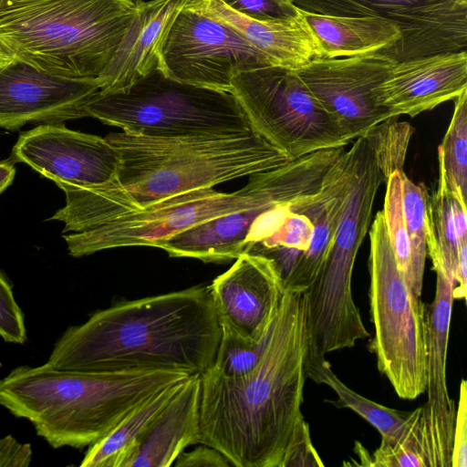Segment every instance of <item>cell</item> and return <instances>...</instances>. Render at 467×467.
<instances>
[{
    "mask_svg": "<svg viewBox=\"0 0 467 467\" xmlns=\"http://www.w3.org/2000/svg\"><path fill=\"white\" fill-rule=\"evenodd\" d=\"M187 0H146L135 4L133 20L112 59L96 78L99 91L119 92L161 69L168 32Z\"/></svg>",
    "mask_w": 467,
    "mask_h": 467,
    "instance_id": "20",
    "label": "cell"
},
{
    "mask_svg": "<svg viewBox=\"0 0 467 467\" xmlns=\"http://www.w3.org/2000/svg\"><path fill=\"white\" fill-rule=\"evenodd\" d=\"M403 172V170H394L388 175L382 213L397 266L408 283L411 264V245L402 208Z\"/></svg>",
    "mask_w": 467,
    "mask_h": 467,
    "instance_id": "31",
    "label": "cell"
},
{
    "mask_svg": "<svg viewBox=\"0 0 467 467\" xmlns=\"http://www.w3.org/2000/svg\"><path fill=\"white\" fill-rule=\"evenodd\" d=\"M306 294L285 290L262 358L248 374L200 375V439L236 467H288L316 454L301 407L306 379Z\"/></svg>",
    "mask_w": 467,
    "mask_h": 467,
    "instance_id": "1",
    "label": "cell"
},
{
    "mask_svg": "<svg viewBox=\"0 0 467 467\" xmlns=\"http://www.w3.org/2000/svg\"><path fill=\"white\" fill-rule=\"evenodd\" d=\"M347 151L349 181L343 209L327 255L306 290L310 307L331 319L348 318L358 310L352 294L353 268L372 221L377 192L387 179L368 135L356 139Z\"/></svg>",
    "mask_w": 467,
    "mask_h": 467,
    "instance_id": "10",
    "label": "cell"
},
{
    "mask_svg": "<svg viewBox=\"0 0 467 467\" xmlns=\"http://www.w3.org/2000/svg\"><path fill=\"white\" fill-rule=\"evenodd\" d=\"M275 65L234 27L187 0L163 43L161 70L191 85L230 92L241 72Z\"/></svg>",
    "mask_w": 467,
    "mask_h": 467,
    "instance_id": "12",
    "label": "cell"
},
{
    "mask_svg": "<svg viewBox=\"0 0 467 467\" xmlns=\"http://www.w3.org/2000/svg\"><path fill=\"white\" fill-rule=\"evenodd\" d=\"M12 157L55 182L62 190L109 183L116 179L119 155L105 138L42 124L20 135Z\"/></svg>",
    "mask_w": 467,
    "mask_h": 467,
    "instance_id": "15",
    "label": "cell"
},
{
    "mask_svg": "<svg viewBox=\"0 0 467 467\" xmlns=\"http://www.w3.org/2000/svg\"><path fill=\"white\" fill-rule=\"evenodd\" d=\"M32 456L28 443H19L11 435L0 439V467H27Z\"/></svg>",
    "mask_w": 467,
    "mask_h": 467,
    "instance_id": "36",
    "label": "cell"
},
{
    "mask_svg": "<svg viewBox=\"0 0 467 467\" xmlns=\"http://www.w3.org/2000/svg\"><path fill=\"white\" fill-rule=\"evenodd\" d=\"M433 270L435 296L428 307L427 322V401L420 407V425L431 467H451L456 407L448 390L447 353L456 283L441 268Z\"/></svg>",
    "mask_w": 467,
    "mask_h": 467,
    "instance_id": "18",
    "label": "cell"
},
{
    "mask_svg": "<svg viewBox=\"0 0 467 467\" xmlns=\"http://www.w3.org/2000/svg\"><path fill=\"white\" fill-rule=\"evenodd\" d=\"M188 376L165 370L57 369L47 362L25 365L0 379V405L28 420L53 448L81 449L102 439L150 396Z\"/></svg>",
    "mask_w": 467,
    "mask_h": 467,
    "instance_id": "4",
    "label": "cell"
},
{
    "mask_svg": "<svg viewBox=\"0 0 467 467\" xmlns=\"http://www.w3.org/2000/svg\"><path fill=\"white\" fill-rule=\"evenodd\" d=\"M87 117L150 137L238 135L253 131L237 99L228 91L175 80L157 68L129 88L95 93Z\"/></svg>",
    "mask_w": 467,
    "mask_h": 467,
    "instance_id": "6",
    "label": "cell"
},
{
    "mask_svg": "<svg viewBox=\"0 0 467 467\" xmlns=\"http://www.w3.org/2000/svg\"><path fill=\"white\" fill-rule=\"evenodd\" d=\"M271 332L258 340H251L222 329L217 351L208 370L226 379H237L248 374L262 358Z\"/></svg>",
    "mask_w": 467,
    "mask_h": 467,
    "instance_id": "30",
    "label": "cell"
},
{
    "mask_svg": "<svg viewBox=\"0 0 467 467\" xmlns=\"http://www.w3.org/2000/svg\"><path fill=\"white\" fill-rule=\"evenodd\" d=\"M315 36L322 57H346L384 52L400 39L399 26L379 16H340L299 9Z\"/></svg>",
    "mask_w": 467,
    "mask_h": 467,
    "instance_id": "24",
    "label": "cell"
},
{
    "mask_svg": "<svg viewBox=\"0 0 467 467\" xmlns=\"http://www.w3.org/2000/svg\"><path fill=\"white\" fill-rule=\"evenodd\" d=\"M184 379L163 387L134 408L107 435L88 446L80 466L125 467L141 436Z\"/></svg>",
    "mask_w": 467,
    "mask_h": 467,
    "instance_id": "25",
    "label": "cell"
},
{
    "mask_svg": "<svg viewBox=\"0 0 467 467\" xmlns=\"http://www.w3.org/2000/svg\"><path fill=\"white\" fill-rule=\"evenodd\" d=\"M345 147L317 150L279 166L264 192L245 207L204 222L166 241L171 257L225 264L244 254V240L265 212L317 192Z\"/></svg>",
    "mask_w": 467,
    "mask_h": 467,
    "instance_id": "11",
    "label": "cell"
},
{
    "mask_svg": "<svg viewBox=\"0 0 467 467\" xmlns=\"http://www.w3.org/2000/svg\"><path fill=\"white\" fill-rule=\"evenodd\" d=\"M467 91V52H446L397 61L378 88L392 119L415 117Z\"/></svg>",
    "mask_w": 467,
    "mask_h": 467,
    "instance_id": "19",
    "label": "cell"
},
{
    "mask_svg": "<svg viewBox=\"0 0 467 467\" xmlns=\"http://www.w3.org/2000/svg\"><path fill=\"white\" fill-rule=\"evenodd\" d=\"M99 90L97 79L60 77L15 59L0 67V128L87 117L84 106Z\"/></svg>",
    "mask_w": 467,
    "mask_h": 467,
    "instance_id": "16",
    "label": "cell"
},
{
    "mask_svg": "<svg viewBox=\"0 0 467 467\" xmlns=\"http://www.w3.org/2000/svg\"><path fill=\"white\" fill-rule=\"evenodd\" d=\"M221 335L210 288L196 285L97 311L63 333L47 363L67 370L202 375Z\"/></svg>",
    "mask_w": 467,
    "mask_h": 467,
    "instance_id": "3",
    "label": "cell"
},
{
    "mask_svg": "<svg viewBox=\"0 0 467 467\" xmlns=\"http://www.w3.org/2000/svg\"><path fill=\"white\" fill-rule=\"evenodd\" d=\"M128 1H130V3L135 5V4L139 3V2L146 1V0H128Z\"/></svg>",
    "mask_w": 467,
    "mask_h": 467,
    "instance_id": "39",
    "label": "cell"
},
{
    "mask_svg": "<svg viewBox=\"0 0 467 467\" xmlns=\"http://www.w3.org/2000/svg\"><path fill=\"white\" fill-rule=\"evenodd\" d=\"M106 139L119 155L109 183L64 189L65 205L50 220L78 233L161 200L243 176L291 160L255 131L238 135L150 137L125 131Z\"/></svg>",
    "mask_w": 467,
    "mask_h": 467,
    "instance_id": "2",
    "label": "cell"
},
{
    "mask_svg": "<svg viewBox=\"0 0 467 467\" xmlns=\"http://www.w3.org/2000/svg\"><path fill=\"white\" fill-rule=\"evenodd\" d=\"M173 464L177 467L232 466L218 450L205 444H201L189 452H182Z\"/></svg>",
    "mask_w": 467,
    "mask_h": 467,
    "instance_id": "35",
    "label": "cell"
},
{
    "mask_svg": "<svg viewBox=\"0 0 467 467\" xmlns=\"http://www.w3.org/2000/svg\"><path fill=\"white\" fill-rule=\"evenodd\" d=\"M369 240L370 351L396 394L415 400L426 391L428 307L397 266L382 211L372 222Z\"/></svg>",
    "mask_w": 467,
    "mask_h": 467,
    "instance_id": "7",
    "label": "cell"
},
{
    "mask_svg": "<svg viewBox=\"0 0 467 467\" xmlns=\"http://www.w3.org/2000/svg\"><path fill=\"white\" fill-rule=\"evenodd\" d=\"M427 254L432 268L439 267L455 279L458 252L467 243V205L462 204L439 178L428 197L426 212Z\"/></svg>",
    "mask_w": 467,
    "mask_h": 467,
    "instance_id": "26",
    "label": "cell"
},
{
    "mask_svg": "<svg viewBox=\"0 0 467 467\" xmlns=\"http://www.w3.org/2000/svg\"><path fill=\"white\" fill-rule=\"evenodd\" d=\"M15 59L14 56L0 44V67L11 63Z\"/></svg>",
    "mask_w": 467,
    "mask_h": 467,
    "instance_id": "38",
    "label": "cell"
},
{
    "mask_svg": "<svg viewBox=\"0 0 467 467\" xmlns=\"http://www.w3.org/2000/svg\"><path fill=\"white\" fill-rule=\"evenodd\" d=\"M275 169L249 175L248 183L234 192H221L213 188L190 191L82 232L67 233L63 235L67 251L70 255L80 257L119 247L161 248L180 233L248 205L269 184Z\"/></svg>",
    "mask_w": 467,
    "mask_h": 467,
    "instance_id": "9",
    "label": "cell"
},
{
    "mask_svg": "<svg viewBox=\"0 0 467 467\" xmlns=\"http://www.w3.org/2000/svg\"><path fill=\"white\" fill-rule=\"evenodd\" d=\"M325 358L307 348L306 377L317 384L327 385L337 396L335 400L326 401L337 409L356 412L380 433L381 441L395 440L403 431L410 411L385 407L351 389L333 372Z\"/></svg>",
    "mask_w": 467,
    "mask_h": 467,
    "instance_id": "27",
    "label": "cell"
},
{
    "mask_svg": "<svg viewBox=\"0 0 467 467\" xmlns=\"http://www.w3.org/2000/svg\"><path fill=\"white\" fill-rule=\"evenodd\" d=\"M301 10L340 16H379L395 23L400 41L384 51L397 61L465 51L467 0H292Z\"/></svg>",
    "mask_w": 467,
    "mask_h": 467,
    "instance_id": "13",
    "label": "cell"
},
{
    "mask_svg": "<svg viewBox=\"0 0 467 467\" xmlns=\"http://www.w3.org/2000/svg\"><path fill=\"white\" fill-rule=\"evenodd\" d=\"M197 1L209 14L234 27L275 66L297 70L322 57L319 45L301 14L292 20L261 22L233 11L222 0Z\"/></svg>",
    "mask_w": 467,
    "mask_h": 467,
    "instance_id": "22",
    "label": "cell"
},
{
    "mask_svg": "<svg viewBox=\"0 0 467 467\" xmlns=\"http://www.w3.org/2000/svg\"><path fill=\"white\" fill-rule=\"evenodd\" d=\"M348 181L349 157L345 150L317 192V208L312 241L285 278V290L305 293L317 278L333 242Z\"/></svg>",
    "mask_w": 467,
    "mask_h": 467,
    "instance_id": "23",
    "label": "cell"
},
{
    "mask_svg": "<svg viewBox=\"0 0 467 467\" xmlns=\"http://www.w3.org/2000/svg\"><path fill=\"white\" fill-rule=\"evenodd\" d=\"M233 11L261 22H283L300 16L292 0H222Z\"/></svg>",
    "mask_w": 467,
    "mask_h": 467,
    "instance_id": "32",
    "label": "cell"
},
{
    "mask_svg": "<svg viewBox=\"0 0 467 467\" xmlns=\"http://www.w3.org/2000/svg\"><path fill=\"white\" fill-rule=\"evenodd\" d=\"M403 215L411 245V264L408 285L420 296L427 256L426 212L429 193L423 182L415 183L405 172L401 179Z\"/></svg>",
    "mask_w": 467,
    "mask_h": 467,
    "instance_id": "29",
    "label": "cell"
},
{
    "mask_svg": "<svg viewBox=\"0 0 467 467\" xmlns=\"http://www.w3.org/2000/svg\"><path fill=\"white\" fill-rule=\"evenodd\" d=\"M200 375H191L155 417L125 467H169L200 439Z\"/></svg>",
    "mask_w": 467,
    "mask_h": 467,
    "instance_id": "21",
    "label": "cell"
},
{
    "mask_svg": "<svg viewBox=\"0 0 467 467\" xmlns=\"http://www.w3.org/2000/svg\"><path fill=\"white\" fill-rule=\"evenodd\" d=\"M0 336L9 343L24 344L26 331L24 316L12 287L0 273Z\"/></svg>",
    "mask_w": 467,
    "mask_h": 467,
    "instance_id": "33",
    "label": "cell"
},
{
    "mask_svg": "<svg viewBox=\"0 0 467 467\" xmlns=\"http://www.w3.org/2000/svg\"><path fill=\"white\" fill-rule=\"evenodd\" d=\"M467 466V383L462 379L456 409L451 467Z\"/></svg>",
    "mask_w": 467,
    "mask_h": 467,
    "instance_id": "34",
    "label": "cell"
},
{
    "mask_svg": "<svg viewBox=\"0 0 467 467\" xmlns=\"http://www.w3.org/2000/svg\"><path fill=\"white\" fill-rule=\"evenodd\" d=\"M254 131L291 161L346 147L352 138L314 98L296 70L271 65L241 72L231 81Z\"/></svg>",
    "mask_w": 467,
    "mask_h": 467,
    "instance_id": "8",
    "label": "cell"
},
{
    "mask_svg": "<svg viewBox=\"0 0 467 467\" xmlns=\"http://www.w3.org/2000/svg\"><path fill=\"white\" fill-rule=\"evenodd\" d=\"M134 15L128 0H0V44L39 70L96 79Z\"/></svg>",
    "mask_w": 467,
    "mask_h": 467,
    "instance_id": "5",
    "label": "cell"
},
{
    "mask_svg": "<svg viewBox=\"0 0 467 467\" xmlns=\"http://www.w3.org/2000/svg\"><path fill=\"white\" fill-rule=\"evenodd\" d=\"M440 176L464 205L467 201V91L454 99V110L438 149Z\"/></svg>",
    "mask_w": 467,
    "mask_h": 467,
    "instance_id": "28",
    "label": "cell"
},
{
    "mask_svg": "<svg viewBox=\"0 0 467 467\" xmlns=\"http://www.w3.org/2000/svg\"><path fill=\"white\" fill-rule=\"evenodd\" d=\"M209 288L221 329L251 340L271 332L285 286L270 259L244 253Z\"/></svg>",
    "mask_w": 467,
    "mask_h": 467,
    "instance_id": "17",
    "label": "cell"
},
{
    "mask_svg": "<svg viewBox=\"0 0 467 467\" xmlns=\"http://www.w3.org/2000/svg\"><path fill=\"white\" fill-rule=\"evenodd\" d=\"M16 169L12 163L0 161V193L13 182Z\"/></svg>",
    "mask_w": 467,
    "mask_h": 467,
    "instance_id": "37",
    "label": "cell"
},
{
    "mask_svg": "<svg viewBox=\"0 0 467 467\" xmlns=\"http://www.w3.org/2000/svg\"><path fill=\"white\" fill-rule=\"evenodd\" d=\"M396 62L381 51L318 57L296 72L318 103L356 140L392 119L378 99V88Z\"/></svg>",
    "mask_w": 467,
    "mask_h": 467,
    "instance_id": "14",
    "label": "cell"
}]
</instances>
